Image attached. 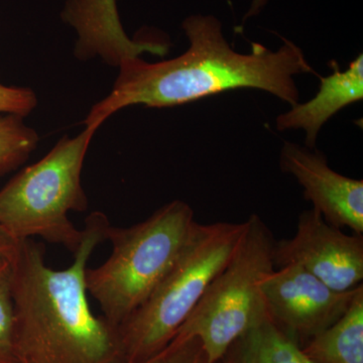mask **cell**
<instances>
[{"instance_id": "1", "label": "cell", "mask_w": 363, "mask_h": 363, "mask_svg": "<svg viewBox=\"0 0 363 363\" xmlns=\"http://www.w3.org/2000/svg\"><path fill=\"white\" fill-rule=\"evenodd\" d=\"M187 51L147 63L138 57L119 62L109 94L91 108L85 128L97 130L114 113L135 105L164 108L190 104L226 91L257 89L294 106L300 94L295 76L314 74L302 49L290 40L277 51L252 43L250 54L234 51L213 16L193 14L182 23Z\"/></svg>"}, {"instance_id": "2", "label": "cell", "mask_w": 363, "mask_h": 363, "mask_svg": "<svg viewBox=\"0 0 363 363\" xmlns=\"http://www.w3.org/2000/svg\"><path fill=\"white\" fill-rule=\"evenodd\" d=\"M109 224L101 212L90 214L73 264L60 271L48 266L44 245L18 241L11 262L18 363H125L118 327L93 314L86 290L88 260Z\"/></svg>"}, {"instance_id": "3", "label": "cell", "mask_w": 363, "mask_h": 363, "mask_svg": "<svg viewBox=\"0 0 363 363\" xmlns=\"http://www.w3.org/2000/svg\"><path fill=\"white\" fill-rule=\"evenodd\" d=\"M194 211L181 200L164 205L130 227L109 224L111 257L86 269V290L111 324H123L152 295L173 266L195 224Z\"/></svg>"}, {"instance_id": "4", "label": "cell", "mask_w": 363, "mask_h": 363, "mask_svg": "<svg viewBox=\"0 0 363 363\" xmlns=\"http://www.w3.org/2000/svg\"><path fill=\"white\" fill-rule=\"evenodd\" d=\"M245 227V221L195 222L166 276L118 327L125 363H142L173 340L210 281L230 259Z\"/></svg>"}, {"instance_id": "5", "label": "cell", "mask_w": 363, "mask_h": 363, "mask_svg": "<svg viewBox=\"0 0 363 363\" xmlns=\"http://www.w3.org/2000/svg\"><path fill=\"white\" fill-rule=\"evenodd\" d=\"M96 130L64 135L44 157L18 172L0 190V226L18 240L40 238L75 253L83 229L69 219L84 212L88 199L82 186L86 155Z\"/></svg>"}, {"instance_id": "6", "label": "cell", "mask_w": 363, "mask_h": 363, "mask_svg": "<svg viewBox=\"0 0 363 363\" xmlns=\"http://www.w3.org/2000/svg\"><path fill=\"white\" fill-rule=\"evenodd\" d=\"M274 242L264 221L250 215L230 259L210 281L175 337H197L208 362L217 363L236 339L271 319L262 285L276 269Z\"/></svg>"}, {"instance_id": "7", "label": "cell", "mask_w": 363, "mask_h": 363, "mask_svg": "<svg viewBox=\"0 0 363 363\" xmlns=\"http://www.w3.org/2000/svg\"><path fill=\"white\" fill-rule=\"evenodd\" d=\"M362 285L346 292L332 290L302 267H279L262 281L272 322L301 346L343 316Z\"/></svg>"}, {"instance_id": "8", "label": "cell", "mask_w": 363, "mask_h": 363, "mask_svg": "<svg viewBox=\"0 0 363 363\" xmlns=\"http://www.w3.org/2000/svg\"><path fill=\"white\" fill-rule=\"evenodd\" d=\"M274 264L302 267L332 290L346 292L362 284L363 235L342 233L312 208L301 213L293 238L274 242Z\"/></svg>"}, {"instance_id": "9", "label": "cell", "mask_w": 363, "mask_h": 363, "mask_svg": "<svg viewBox=\"0 0 363 363\" xmlns=\"http://www.w3.org/2000/svg\"><path fill=\"white\" fill-rule=\"evenodd\" d=\"M314 150L285 143L279 157L281 171L297 179L305 199L327 223L363 234V181L334 171L325 155Z\"/></svg>"}, {"instance_id": "10", "label": "cell", "mask_w": 363, "mask_h": 363, "mask_svg": "<svg viewBox=\"0 0 363 363\" xmlns=\"http://www.w3.org/2000/svg\"><path fill=\"white\" fill-rule=\"evenodd\" d=\"M331 66L333 73L320 77L321 85L311 100L295 104L290 111L277 117L279 130H305L306 147L312 150L316 147L322 126L344 107L363 98V55H358L350 62L347 70H339L336 62Z\"/></svg>"}, {"instance_id": "11", "label": "cell", "mask_w": 363, "mask_h": 363, "mask_svg": "<svg viewBox=\"0 0 363 363\" xmlns=\"http://www.w3.org/2000/svg\"><path fill=\"white\" fill-rule=\"evenodd\" d=\"M302 350L316 363H363V286L343 316Z\"/></svg>"}, {"instance_id": "12", "label": "cell", "mask_w": 363, "mask_h": 363, "mask_svg": "<svg viewBox=\"0 0 363 363\" xmlns=\"http://www.w3.org/2000/svg\"><path fill=\"white\" fill-rule=\"evenodd\" d=\"M219 363H316L271 319L236 339Z\"/></svg>"}, {"instance_id": "13", "label": "cell", "mask_w": 363, "mask_h": 363, "mask_svg": "<svg viewBox=\"0 0 363 363\" xmlns=\"http://www.w3.org/2000/svg\"><path fill=\"white\" fill-rule=\"evenodd\" d=\"M23 117L0 116V177L18 169L39 145L37 131L26 125Z\"/></svg>"}, {"instance_id": "14", "label": "cell", "mask_w": 363, "mask_h": 363, "mask_svg": "<svg viewBox=\"0 0 363 363\" xmlns=\"http://www.w3.org/2000/svg\"><path fill=\"white\" fill-rule=\"evenodd\" d=\"M13 259L0 262V363H18L14 352Z\"/></svg>"}, {"instance_id": "15", "label": "cell", "mask_w": 363, "mask_h": 363, "mask_svg": "<svg viewBox=\"0 0 363 363\" xmlns=\"http://www.w3.org/2000/svg\"><path fill=\"white\" fill-rule=\"evenodd\" d=\"M142 363H209L201 341L197 337H174L156 355Z\"/></svg>"}, {"instance_id": "16", "label": "cell", "mask_w": 363, "mask_h": 363, "mask_svg": "<svg viewBox=\"0 0 363 363\" xmlns=\"http://www.w3.org/2000/svg\"><path fill=\"white\" fill-rule=\"evenodd\" d=\"M38 97L32 89L0 83V114L30 116L37 107Z\"/></svg>"}, {"instance_id": "17", "label": "cell", "mask_w": 363, "mask_h": 363, "mask_svg": "<svg viewBox=\"0 0 363 363\" xmlns=\"http://www.w3.org/2000/svg\"><path fill=\"white\" fill-rule=\"evenodd\" d=\"M81 16L98 23H111L118 18L116 0H71Z\"/></svg>"}, {"instance_id": "18", "label": "cell", "mask_w": 363, "mask_h": 363, "mask_svg": "<svg viewBox=\"0 0 363 363\" xmlns=\"http://www.w3.org/2000/svg\"><path fill=\"white\" fill-rule=\"evenodd\" d=\"M18 240L13 238L4 227L0 226V262L11 260L16 255Z\"/></svg>"}, {"instance_id": "19", "label": "cell", "mask_w": 363, "mask_h": 363, "mask_svg": "<svg viewBox=\"0 0 363 363\" xmlns=\"http://www.w3.org/2000/svg\"><path fill=\"white\" fill-rule=\"evenodd\" d=\"M267 2V0H253L252 6H250V11H248L247 16H245V18L259 14L260 11L266 6Z\"/></svg>"}, {"instance_id": "20", "label": "cell", "mask_w": 363, "mask_h": 363, "mask_svg": "<svg viewBox=\"0 0 363 363\" xmlns=\"http://www.w3.org/2000/svg\"><path fill=\"white\" fill-rule=\"evenodd\" d=\"M217 363H219V362H217Z\"/></svg>"}]
</instances>
